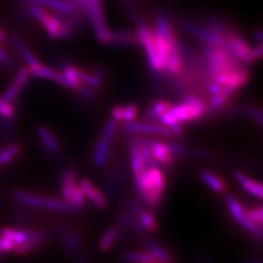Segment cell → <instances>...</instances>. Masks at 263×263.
Here are the masks:
<instances>
[{"instance_id": "3957f363", "label": "cell", "mask_w": 263, "mask_h": 263, "mask_svg": "<svg viewBox=\"0 0 263 263\" xmlns=\"http://www.w3.org/2000/svg\"><path fill=\"white\" fill-rule=\"evenodd\" d=\"M209 112L208 103L202 98L197 95L186 93L182 101L176 105H172L159 121L165 126L174 123L193 122L200 120Z\"/></svg>"}, {"instance_id": "836d02e7", "label": "cell", "mask_w": 263, "mask_h": 263, "mask_svg": "<svg viewBox=\"0 0 263 263\" xmlns=\"http://www.w3.org/2000/svg\"><path fill=\"white\" fill-rule=\"evenodd\" d=\"M85 200H86V197H85L84 193H83L82 189L79 186V184H77L76 188L73 189V191H72V194H71L70 205L74 208L76 210L80 209V208L84 206Z\"/></svg>"}, {"instance_id": "d590c367", "label": "cell", "mask_w": 263, "mask_h": 263, "mask_svg": "<svg viewBox=\"0 0 263 263\" xmlns=\"http://www.w3.org/2000/svg\"><path fill=\"white\" fill-rule=\"evenodd\" d=\"M117 123L118 122H116L114 119H111L105 124L104 130H103V134H102V139L107 141H112L113 137L115 135L116 129H117Z\"/></svg>"}, {"instance_id": "f6af8a7d", "label": "cell", "mask_w": 263, "mask_h": 263, "mask_svg": "<svg viewBox=\"0 0 263 263\" xmlns=\"http://www.w3.org/2000/svg\"><path fill=\"white\" fill-rule=\"evenodd\" d=\"M250 263H261V261H259V260H251Z\"/></svg>"}, {"instance_id": "ffe728a7", "label": "cell", "mask_w": 263, "mask_h": 263, "mask_svg": "<svg viewBox=\"0 0 263 263\" xmlns=\"http://www.w3.org/2000/svg\"><path fill=\"white\" fill-rule=\"evenodd\" d=\"M13 197L16 201L29 207L44 208L45 197L39 195L28 193L23 190H15L13 192Z\"/></svg>"}, {"instance_id": "9a60e30c", "label": "cell", "mask_w": 263, "mask_h": 263, "mask_svg": "<svg viewBox=\"0 0 263 263\" xmlns=\"http://www.w3.org/2000/svg\"><path fill=\"white\" fill-rule=\"evenodd\" d=\"M234 177L237 179V181L240 183V185L248 193L252 194L254 197L262 199V185L258 181H255L254 179L248 178L242 172H235Z\"/></svg>"}, {"instance_id": "9c48e42d", "label": "cell", "mask_w": 263, "mask_h": 263, "mask_svg": "<svg viewBox=\"0 0 263 263\" xmlns=\"http://www.w3.org/2000/svg\"><path fill=\"white\" fill-rule=\"evenodd\" d=\"M129 208H130L132 213L138 217L144 231H147L151 233L157 231L158 223H157L156 217L154 216V215L143 210L139 204H137L135 202H131Z\"/></svg>"}, {"instance_id": "b9f144b4", "label": "cell", "mask_w": 263, "mask_h": 263, "mask_svg": "<svg viewBox=\"0 0 263 263\" xmlns=\"http://www.w3.org/2000/svg\"><path fill=\"white\" fill-rule=\"evenodd\" d=\"M171 131L172 135H175L177 137H179L183 134V129H182V126L180 123H174V124H171L169 126H167Z\"/></svg>"}, {"instance_id": "4316f807", "label": "cell", "mask_w": 263, "mask_h": 263, "mask_svg": "<svg viewBox=\"0 0 263 263\" xmlns=\"http://www.w3.org/2000/svg\"><path fill=\"white\" fill-rule=\"evenodd\" d=\"M119 237V230L117 227L111 226L109 227L105 232L104 235L101 238L100 243H99V248L102 252H108L109 250L112 249L115 242L117 241Z\"/></svg>"}, {"instance_id": "83f0119b", "label": "cell", "mask_w": 263, "mask_h": 263, "mask_svg": "<svg viewBox=\"0 0 263 263\" xmlns=\"http://www.w3.org/2000/svg\"><path fill=\"white\" fill-rule=\"evenodd\" d=\"M17 116V108L14 103L4 100L0 96V121L11 122Z\"/></svg>"}, {"instance_id": "ba28073f", "label": "cell", "mask_w": 263, "mask_h": 263, "mask_svg": "<svg viewBox=\"0 0 263 263\" xmlns=\"http://www.w3.org/2000/svg\"><path fill=\"white\" fill-rule=\"evenodd\" d=\"M20 2L25 5L34 4L61 13H73L78 9L77 5L67 0H20Z\"/></svg>"}, {"instance_id": "7c38bea8", "label": "cell", "mask_w": 263, "mask_h": 263, "mask_svg": "<svg viewBox=\"0 0 263 263\" xmlns=\"http://www.w3.org/2000/svg\"><path fill=\"white\" fill-rule=\"evenodd\" d=\"M76 171L74 168H67L61 175V189L63 200L70 204V198L73 189L76 188Z\"/></svg>"}, {"instance_id": "60d3db41", "label": "cell", "mask_w": 263, "mask_h": 263, "mask_svg": "<svg viewBox=\"0 0 263 263\" xmlns=\"http://www.w3.org/2000/svg\"><path fill=\"white\" fill-rule=\"evenodd\" d=\"M111 116L116 122L123 121V106L122 105H115L111 108Z\"/></svg>"}, {"instance_id": "ee69618b", "label": "cell", "mask_w": 263, "mask_h": 263, "mask_svg": "<svg viewBox=\"0 0 263 263\" xmlns=\"http://www.w3.org/2000/svg\"><path fill=\"white\" fill-rule=\"evenodd\" d=\"M5 38H6V34H5V32L0 28V42L4 41V40H5Z\"/></svg>"}, {"instance_id": "7402d4cb", "label": "cell", "mask_w": 263, "mask_h": 263, "mask_svg": "<svg viewBox=\"0 0 263 263\" xmlns=\"http://www.w3.org/2000/svg\"><path fill=\"white\" fill-rule=\"evenodd\" d=\"M200 178L209 187L213 189L216 193H223L226 191V186L224 181L214 173L207 170H202L200 172Z\"/></svg>"}, {"instance_id": "d6986e66", "label": "cell", "mask_w": 263, "mask_h": 263, "mask_svg": "<svg viewBox=\"0 0 263 263\" xmlns=\"http://www.w3.org/2000/svg\"><path fill=\"white\" fill-rule=\"evenodd\" d=\"M172 107V104L168 101H156L151 104V107L145 113V120L147 122H158L160 118Z\"/></svg>"}, {"instance_id": "4fadbf2b", "label": "cell", "mask_w": 263, "mask_h": 263, "mask_svg": "<svg viewBox=\"0 0 263 263\" xmlns=\"http://www.w3.org/2000/svg\"><path fill=\"white\" fill-rule=\"evenodd\" d=\"M110 151V141L100 139L95 144L93 151V163L97 168H104L107 163L108 155Z\"/></svg>"}, {"instance_id": "8992f818", "label": "cell", "mask_w": 263, "mask_h": 263, "mask_svg": "<svg viewBox=\"0 0 263 263\" xmlns=\"http://www.w3.org/2000/svg\"><path fill=\"white\" fill-rule=\"evenodd\" d=\"M226 46L242 64L251 65L255 63L252 47L236 31L229 33L226 36Z\"/></svg>"}, {"instance_id": "d4e9b609", "label": "cell", "mask_w": 263, "mask_h": 263, "mask_svg": "<svg viewBox=\"0 0 263 263\" xmlns=\"http://www.w3.org/2000/svg\"><path fill=\"white\" fill-rule=\"evenodd\" d=\"M64 245L66 251L73 256L79 255L80 248V236L73 230H66L64 234Z\"/></svg>"}, {"instance_id": "6da1fadb", "label": "cell", "mask_w": 263, "mask_h": 263, "mask_svg": "<svg viewBox=\"0 0 263 263\" xmlns=\"http://www.w3.org/2000/svg\"><path fill=\"white\" fill-rule=\"evenodd\" d=\"M134 175L135 187L143 203L152 209L159 207L166 188L163 171L154 165Z\"/></svg>"}, {"instance_id": "f546056e", "label": "cell", "mask_w": 263, "mask_h": 263, "mask_svg": "<svg viewBox=\"0 0 263 263\" xmlns=\"http://www.w3.org/2000/svg\"><path fill=\"white\" fill-rule=\"evenodd\" d=\"M144 246L146 248V250L148 252H151V254L155 256V258L158 261H170V255L168 252L159 244H157L156 242H153L151 240H146Z\"/></svg>"}, {"instance_id": "603a6c76", "label": "cell", "mask_w": 263, "mask_h": 263, "mask_svg": "<svg viewBox=\"0 0 263 263\" xmlns=\"http://www.w3.org/2000/svg\"><path fill=\"white\" fill-rule=\"evenodd\" d=\"M28 68L30 70L31 76L37 77L40 79H46V80H52V81L54 80L55 82H56L58 76L60 74V71H58L50 66H44L40 62L38 63L37 65L28 67Z\"/></svg>"}, {"instance_id": "5bb4252c", "label": "cell", "mask_w": 263, "mask_h": 263, "mask_svg": "<svg viewBox=\"0 0 263 263\" xmlns=\"http://www.w3.org/2000/svg\"><path fill=\"white\" fill-rule=\"evenodd\" d=\"M11 42H12V45L16 49V51L19 53L20 56L22 57V59L27 64L26 66L31 67V66L37 65L39 63L37 58L32 53V51L28 47V45L24 42V40L22 38L16 36V35H13L11 37Z\"/></svg>"}, {"instance_id": "8fae6325", "label": "cell", "mask_w": 263, "mask_h": 263, "mask_svg": "<svg viewBox=\"0 0 263 263\" xmlns=\"http://www.w3.org/2000/svg\"><path fill=\"white\" fill-rule=\"evenodd\" d=\"M37 135L44 151L52 157L58 156L60 153V144L54 134L46 126L40 125L37 127Z\"/></svg>"}, {"instance_id": "7a4b0ae2", "label": "cell", "mask_w": 263, "mask_h": 263, "mask_svg": "<svg viewBox=\"0 0 263 263\" xmlns=\"http://www.w3.org/2000/svg\"><path fill=\"white\" fill-rule=\"evenodd\" d=\"M201 59L205 74L210 80L220 73L243 67V64L232 54L227 46L203 44L201 48Z\"/></svg>"}, {"instance_id": "d6a6232c", "label": "cell", "mask_w": 263, "mask_h": 263, "mask_svg": "<svg viewBox=\"0 0 263 263\" xmlns=\"http://www.w3.org/2000/svg\"><path fill=\"white\" fill-rule=\"evenodd\" d=\"M246 215L257 226H262L263 223V209L261 206L258 207L249 208L245 209Z\"/></svg>"}, {"instance_id": "f1b7e54d", "label": "cell", "mask_w": 263, "mask_h": 263, "mask_svg": "<svg viewBox=\"0 0 263 263\" xmlns=\"http://www.w3.org/2000/svg\"><path fill=\"white\" fill-rule=\"evenodd\" d=\"M44 208H47L49 210L55 211V212H73V211H76V209L66 201L52 197H45Z\"/></svg>"}, {"instance_id": "e0dca14e", "label": "cell", "mask_w": 263, "mask_h": 263, "mask_svg": "<svg viewBox=\"0 0 263 263\" xmlns=\"http://www.w3.org/2000/svg\"><path fill=\"white\" fill-rule=\"evenodd\" d=\"M38 232L39 231H33V230H18L13 228H3L1 230V236L12 241L17 246L34 238L37 235Z\"/></svg>"}, {"instance_id": "e575fe53", "label": "cell", "mask_w": 263, "mask_h": 263, "mask_svg": "<svg viewBox=\"0 0 263 263\" xmlns=\"http://www.w3.org/2000/svg\"><path fill=\"white\" fill-rule=\"evenodd\" d=\"M139 113V108L137 104H128L123 106V121L130 122L136 120Z\"/></svg>"}, {"instance_id": "30bf717a", "label": "cell", "mask_w": 263, "mask_h": 263, "mask_svg": "<svg viewBox=\"0 0 263 263\" xmlns=\"http://www.w3.org/2000/svg\"><path fill=\"white\" fill-rule=\"evenodd\" d=\"M79 186L82 189L85 197L88 198L94 205L95 207L104 210L107 206V200L104 193L95 187L93 183L89 179H82L79 183Z\"/></svg>"}, {"instance_id": "f35d334b", "label": "cell", "mask_w": 263, "mask_h": 263, "mask_svg": "<svg viewBox=\"0 0 263 263\" xmlns=\"http://www.w3.org/2000/svg\"><path fill=\"white\" fill-rule=\"evenodd\" d=\"M170 151L172 152V154L176 157V156H180L183 155L185 153V148L179 143H175V142H169L168 143Z\"/></svg>"}, {"instance_id": "cb8c5ba5", "label": "cell", "mask_w": 263, "mask_h": 263, "mask_svg": "<svg viewBox=\"0 0 263 263\" xmlns=\"http://www.w3.org/2000/svg\"><path fill=\"white\" fill-rule=\"evenodd\" d=\"M76 66L69 64V63H65L62 65V73L64 77L66 78V82L68 85V89L77 91L79 89V87L81 86V82L77 76L76 72Z\"/></svg>"}, {"instance_id": "ac0fdd59", "label": "cell", "mask_w": 263, "mask_h": 263, "mask_svg": "<svg viewBox=\"0 0 263 263\" xmlns=\"http://www.w3.org/2000/svg\"><path fill=\"white\" fill-rule=\"evenodd\" d=\"M46 238H47V233L45 231H39L37 235L34 238L28 240L22 244L17 245L13 252L17 255L29 254L42 244L46 240Z\"/></svg>"}, {"instance_id": "74e56055", "label": "cell", "mask_w": 263, "mask_h": 263, "mask_svg": "<svg viewBox=\"0 0 263 263\" xmlns=\"http://www.w3.org/2000/svg\"><path fill=\"white\" fill-rule=\"evenodd\" d=\"M16 245L12 241L4 238L3 236H0V253H9L13 252Z\"/></svg>"}, {"instance_id": "44dd1931", "label": "cell", "mask_w": 263, "mask_h": 263, "mask_svg": "<svg viewBox=\"0 0 263 263\" xmlns=\"http://www.w3.org/2000/svg\"><path fill=\"white\" fill-rule=\"evenodd\" d=\"M130 160L134 174L139 173L145 168L140 154V142L137 136H132V140L130 141Z\"/></svg>"}, {"instance_id": "52a82bcc", "label": "cell", "mask_w": 263, "mask_h": 263, "mask_svg": "<svg viewBox=\"0 0 263 263\" xmlns=\"http://www.w3.org/2000/svg\"><path fill=\"white\" fill-rule=\"evenodd\" d=\"M148 144L156 164H160L164 167H169L174 163L175 156L170 151L168 143L148 139Z\"/></svg>"}, {"instance_id": "277c9868", "label": "cell", "mask_w": 263, "mask_h": 263, "mask_svg": "<svg viewBox=\"0 0 263 263\" xmlns=\"http://www.w3.org/2000/svg\"><path fill=\"white\" fill-rule=\"evenodd\" d=\"M226 203L231 216H233L236 221L247 231H249L252 235H254L255 239L261 241L262 226H257L252 220H250V218L246 215L245 208L242 206V204L237 199L229 195L226 197Z\"/></svg>"}, {"instance_id": "5b68a950", "label": "cell", "mask_w": 263, "mask_h": 263, "mask_svg": "<svg viewBox=\"0 0 263 263\" xmlns=\"http://www.w3.org/2000/svg\"><path fill=\"white\" fill-rule=\"evenodd\" d=\"M123 131L128 136H143L151 135L157 137H171L172 134L169 128L163 124H156L152 122H137L130 121L125 122L123 126Z\"/></svg>"}, {"instance_id": "7bdbcfd3", "label": "cell", "mask_w": 263, "mask_h": 263, "mask_svg": "<svg viewBox=\"0 0 263 263\" xmlns=\"http://www.w3.org/2000/svg\"><path fill=\"white\" fill-rule=\"evenodd\" d=\"M123 4L125 5L126 8H129V7H135V5L139 2V0H121Z\"/></svg>"}, {"instance_id": "1f68e13d", "label": "cell", "mask_w": 263, "mask_h": 263, "mask_svg": "<svg viewBox=\"0 0 263 263\" xmlns=\"http://www.w3.org/2000/svg\"><path fill=\"white\" fill-rule=\"evenodd\" d=\"M22 90H23L22 88H20L19 86L14 84V83L11 81V83H10V84L6 87V89L3 91L1 97H2L4 100L8 101V102L15 103V102L18 100V98H19L21 93H22Z\"/></svg>"}, {"instance_id": "8d00e7d4", "label": "cell", "mask_w": 263, "mask_h": 263, "mask_svg": "<svg viewBox=\"0 0 263 263\" xmlns=\"http://www.w3.org/2000/svg\"><path fill=\"white\" fill-rule=\"evenodd\" d=\"M245 114H248L250 117H252L254 119L255 122L258 123L260 126H262L263 118L261 110L253 107V106H248V107H245Z\"/></svg>"}, {"instance_id": "4dcf8cb0", "label": "cell", "mask_w": 263, "mask_h": 263, "mask_svg": "<svg viewBox=\"0 0 263 263\" xmlns=\"http://www.w3.org/2000/svg\"><path fill=\"white\" fill-rule=\"evenodd\" d=\"M30 77H31V73H30V70L28 66H21L17 70L16 74L13 77L12 82L14 84L19 86L20 88L24 89V87L28 84Z\"/></svg>"}, {"instance_id": "ab89813d", "label": "cell", "mask_w": 263, "mask_h": 263, "mask_svg": "<svg viewBox=\"0 0 263 263\" xmlns=\"http://www.w3.org/2000/svg\"><path fill=\"white\" fill-rule=\"evenodd\" d=\"M123 259L126 262L137 263L140 260V253L139 252H126L123 254Z\"/></svg>"}, {"instance_id": "484cf974", "label": "cell", "mask_w": 263, "mask_h": 263, "mask_svg": "<svg viewBox=\"0 0 263 263\" xmlns=\"http://www.w3.org/2000/svg\"><path fill=\"white\" fill-rule=\"evenodd\" d=\"M22 151L19 143H11L0 151V168L16 159Z\"/></svg>"}, {"instance_id": "2e32d148", "label": "cell", "mask_w": 263, "mask_h": 263, "mask_svg": "<svg viewBox=\"0 0 263 263\" xmlns=\"http://www.w3.org/2000/svg\"><path fill=\"white\" fill-rule=\"evenodd\" d=\"M114 45L128 46L139 44L136 32L128 29H115L110 31V42Z\"/></svg>"}]
</instances>
